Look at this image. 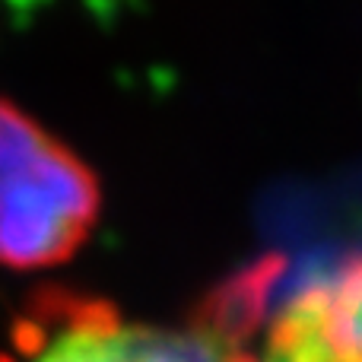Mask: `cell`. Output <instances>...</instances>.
<instances>
[{
  "label": "cell",
  "instance_id": "3957f363",
  "mask_svg": "<svg viewBox=\"0 0 362 362\" xmlns=\"http://www.w3.org/2000/svg\"><path fill=\"white\" fill-rule=\"evenodd\" d=\"M261 362H362V251L296 289L270 321Z\"/></svg>",
  "mask_w": 362,
  "mask_h": 362
},
{
  "label": "cell",
  "instance_id": "7a4b0ae2",
  "mask_svg": "<svg viewBox=\"0 0 362 362\" xmlns=\"http://www.w3.org/2000/svg\"><path fill=\"white\" fill-rule=\"evenodd\" d=\"M102 210L95 172L0 95V267L42 270L83 248Z\"/></svg>",
  "mask_w": 362,
  "mask_h": 362
},
{
  "label": "cell",
  "instance_id": "6da1fadb",
  "mask_svg": "<svg viewBox=\"0 0 362 362\" xmlns=\"http://www.w3.org/2000/svg\"><path fill=\"white\" fill-rule=\"evenodd\" d=\"M251 331L223 305L194 327L127 321L118 305L45 286L13 318L0 362H255Z\"/></svg>",
  "mask_w": 362,
  "mask_h": 362
}]
</instances>
